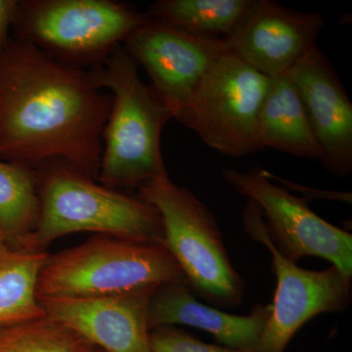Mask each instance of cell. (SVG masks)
<instances>
[{"label": "cell", "instance_id": "1", "mask_svg": "<svg viewBox=\"0 0 352 352\" xmlns=\"http://www.w3.org/2000/svg\"><path fill=\"white\" fill-rule=\"evenodd\" d=\"M112 101L88 69L9 38L0 53V160L34 168L58 160L96 179Z\"/></svg>", "mask_w": 352, "mask_h": 352}, {"label": "cell", "instance_id": "2", "mask_svg": "<svg viewBox=\"0 0 352 352\" xmlns=\"http://www.w3.org/2000/svg\"><path fill=\"white\" fill-rule=\"evenodd\" d=\"M99 89L112 90L96 179L111 188H134L170 177L161 149L164 126L173 113L152 85L142 82L138 65L122 46L88 69Z\"/></svg>", "mask_w": 352, "mask_h": 352}, {"label": "cell", "instance_id": "3", "mask_svg": "<svg viewBox=\"0 0 352 352\" xmlns=\"http://www.w3.org/2000/svg\"><path fill=\"white\" fill-rule=\"evenodd\" d=\"M36 168H41L39 219L23 249L43 251L58 238L78 232L164 245L161 215L138 196L97 184L66 162L55 160Z\"/></svg>", "mask_w": 352, "mask_h": 352}, {"label": "cell", "instance_id": "4", "mask_svg": "<svg viewBox=\"0 0 352 352\" xmlns=\"http://www.w3.org/2000/svg\"><path fill=\"white\" fill-rule=\"evenodd\" d=\"M182 281V268L164 245L96 235L48 256L39 273L38 296L102 298Z\"/></svg>", "mask_w": 352, "mask_h": 352}, {"label": "cell", "instance_id": "5", "mask_svg": "<svg viewBox=\"0 0 352 352\" xmlns=\"http://www.w3.org/2000/svg\"><path fill=\"white\" fill-rule=\"evenodd\" d=\"M138 197L161 215L164 247L182 268L194 295L214 307L241 305L244 280L229 258L221 230L210 208L170 177L141 187Z\"/></svg>", "mask_w": 352, "mask_h": 352}, {"label": "cell", "instance_id": "6", "mask_svg": "<svg viewBox=\"0 0 352 352\" xmlns=\"http://www.w3.org/2000/svg\"><path fill=\"white\" fill-rule=\"evenodd\" d=\"M149 19L133 6L113 0L19 1L12 28L25 41L62 63L90 69Z\"/></svg>", "mask_w": 352, "mask_h": 352}, {"label": "cell", "instance_id": "7", "mask_svg": "<svg viewBox=\"0 0 352 352\" xmlns=\"http://www.w3.org/2000/svg\"><path fill=\"white\" fill-rule=\"evenodd\" d=\"M270 82L226 50L177 120L220 154L238 157L259 151V113Z\"/></svg>", "mask_w": 352, "mask_h": 352}, {"label": "cell", "instance_id": "8", "mask_svg": "<svg viewBox=\"0 0 352 352\" xmlns=\"http://www.w3.org/2000/svg\"><path fill=\"white\" fill-rule=\"evenodd\" d=\"M242 219L250 238L270 251L277 280L270 320L254 349L285 352L292 338L310 319L322 314H342L349 307L351 280L336 266L307 270L284 258L271 242L261 210L252 201H248Z\"/></svg>", "mask_w": 352, "mask_h": 352}, {"label": "cell", "instance_id": "9", "mask_svg": "<svg viewBox=\"0 0 352 352\" xmlns=\"http://www.w3.org/2000/svg\"><path fill=\"white\" fill-rule=\"evenodd\" d=\"M221 173L237 193L258 206L271 242L284 258L295 264L307 256L326 259L351 280V233L315 214L307 199L271 182L263 168H224Z\"/></svg>", "mask_w": 352, "mask_h": 352}, {"label": "cell", "instance_id": "10", "mask_svg": "<svg viewBox=\"0 0 352 352\" xmlns=\"http://www.w3.org/2000/svg\"><path fill=\"white\" fill-rule=\"evenodd\" d=\"M124 50L148 74L152 87L177 120L217 57L224 39L201 38L150 18L124 43Z\"/></svg>", "mask_w": 352, "mask_h": 352}, {"label": "cell", "instance_id": "11", "mask_svg": "<svg viewBox=\"0 0 352 352\" xmlns=\"http://www.w3.org/2000/svg\"><path fill=\"white\" fill-rule=\"evenodd\" d=\"M324 24L320 14L293 10L272 0H252L224 41L231 54L273 78L287 75L317 47Z\"/></svg>", "mask_w": 352, "mask_h": 352}, {"label": "cell", "instance_id": "12", "mask_svg": "<svg viewBox=\"0 0 352 352\" xmlns=\"http://www.w3.org/2000/svg\"><path fill=\"white\" fill-rule=\"evenodd\" d=\"M157 287L91 298H38L47 319L105 352H153L148 325Z\"/></svg>", "mask_w": 352, "mask_h": 352}, {"label": "cell", "instance_id": "13", "mask_svg": "<svg viewBox=\"0 0 352 352\" xmlns=\"http://www.w3.org/2000/svg\"><path fill=\"white\" fill-rule=\"evenodd\" d=\"M296 85L322 166L342 178L352 173V103L327 56L314 48L287 74Z\"/></svg>", "mask_w": 352, "mask_h": 352}, {"label": "cell", "instance_id": "14", "mask_svg": "<svg viewBox=\"0 0 352 352\" xmlns=\"http://www.w3.org/2000/svg\"><path fill=\"white\" fill-rule=\"evenodd\" d=\"M271 314V303L258 305L251 314L236 315L197 300L186 281L161 285L155 289L149 309L150 330L164 326H190L212 335L220 346L254 349Z\"/></svg>", "mask_w": 352, "mask_h": 352}, {"label": "cell", "instance_id": "15", "mask_svg": "<svg viewBox=\"0 0 352 352\" xmlns=\"http://www.w3.org/2000/svg\"><path fill=\"white\" fill-rule=\"evenodd\" d=\"M261 149L318 159L316 140L302 98L288 75L270 78L258 118Z\"/></svg>", "mask_w": 352, "mask_h": 352}, {"label": "cell", "instance_id": "16", "mask_svg": "<svg viewBox=\"0 0 352 352\" xmlns=\"http://www.w3.org/2000/svg\"><path fill=\"white\" fill-rule=\"evenodd\" d=\"M48 256L0 240V330L45 317L38 282Z\"/></svg>", "mask_w": 352, "mask_h": 352}, {"label": "cell", "instance_id": "17", "mask_svg": "<svg viewBox=\"0 0 352 352\" xmlns=\"http://www.w3.org/2000/svg\"><path fill=\"white\" fill-rule=\"evenodd\" d=\"M38 170L0 160V240L22 248L39 219Z\"/></svg>", "mask_w": 352, "mask_h": 352}, {"label": "cell", "instance_id": "18", "mask_svg": "<svg viewBox=\"0 0 352 352\" xmlns=\"http://www.w3.org/2000/svg\"><path fill=\"white\" fill-rule=\"evenodd\" d=\"M252 0H159L146 12L201 38L226 39L244 17Z\"/></svg>", "mask_w": 352, "mask_h": 352}, {"label": "cell", "instance_id": "19", "mask_svg": "<svg viewBox=\"0 0 352 352\" xmlns=\"http://www.w3.org/2000/svg\"><path fill=\"white\" fill-rule=\"evenodd\" d=\"M94 347L46 317L0 330V352H89Z\"/></svg>", "mask_w": 352, "mask_h": 352}, {"label": "cell", "instance_id": "20", "mask_svg": "<svg viewBox=\"0 0 352 352\" xmlns=\"http://www.w3.org/2000/svg\"><path fill=\"white\" fill-rule=\"evenodd\" d=\"M150 342L153 352H256L254 349H239L205 344L175 326L152 329Z\"/></svg>", "mask_w": 352, "mask_h": 352}, {"label": "cell", "instance_id": "21", "mask_svg": "<svg viewBox=\"0 0 352 352\" xmlns=\"http://www.w3.org/2000/svg\"><path fill=\"white\" fill-rule=\"evenodd\" d=\"M263 173L268 179H274L276 182L283 183L285 187L288 186L289 189L296 190L300 191V193L305 196L307 200L310 201L311 199H329V200H335L340 201H346V203H351V193H346V192H331V191H322V190L312 189L309 187L302 186V185L295 184L288 182V180L283 179V178L278 177V176L273 175L270 171L263 170Z\"/></svg>", "mask_w": 352, "mask_h": 352}, {"label": "cell", "instance_id": "22", "mask_svg": "<svg viewBox=\"0 0 352 352\" xmlns=\"http://www.w3.org/2000/svg\"><path fill=\"white\" fill-rule=\"evenodd\" d=\"M19 0H0V53L8 41V31L12 28Z\"/></svg>", "mask_w": 352, "mask_h": 352}, {"label": "cell", "instance_id": "23", "mask_svg": "<svg viewBox=\"0 0 352 352\" xmlns=\"http://www.w3.org/2000/svg\"><path fill=\"white\" fill-rule=\"evenodd\" d=\"M89 352H105L102 351V349H98V347L94 346V349H91Z\"/></svg>", "mask_w": 352, "mask_h": 352}]
</instances>
